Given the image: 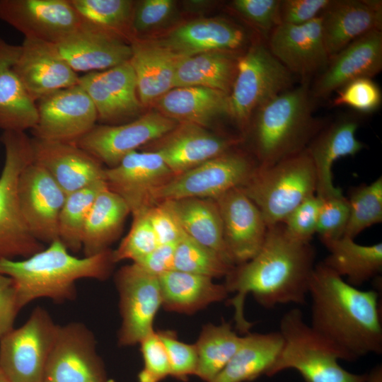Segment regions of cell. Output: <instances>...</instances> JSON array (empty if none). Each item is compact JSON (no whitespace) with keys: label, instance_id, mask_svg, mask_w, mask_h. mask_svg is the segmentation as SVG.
Segmentation results:
<instances>
[{"label":"cell","instance_id":"6da1fadb","mask_svg":"<svg viewBox=\"0 0 382 382\" xmlns=\"http://www.w3.org/2000/svg\"><path fill=\"white\" fill-rule=\"evenodd\" d=\"M315 259L316 250L311 243L289 237L282 223L268 227L259 252L248 261L235 265L226 277L224 286L228 294H234L228 304L234 309L236 328L245 335L253 325L244 315L249 294L267 308L305 303Z\"/></svg>","mask_w":382,"mask_h":382},{"label":"cell","instance_id":"7a4b0ae2","mask_svg":"<svg viewBox=\"0 0 382 382\" xmlns=\"http://www.w3.org/2000/svg\"><path fill=\"white\" fill-rule=\"evenodd\" d=\"M308 295L310 325L341 352L344 360L381 354L382 323L376 291L349 284L320 262L311 274Z\"/></svg>","mask_w":382,"mask_h":382},{"label":"cell","instance_id":"3957f363","mask_svg":"<svg viewBox=\"0 0 382 382\" xmlns=\"http://www.w3.org/2000/svg\"><path fill=\"white\" fill-rule=\"evenodd\" d=\"M112 253L79 257L57 239L26 258L0 260V272L12 279L21 309L40 298L62 303L76 299L77 280L110 277L115 264Z\"/></svg>","mask_w":382,"mask_h":382},{"label":"cell","instance_id":"277c9868","mask_svg":"<svg viewBox=\"0 0 382 382\" xmlns=\"http://www.w3.org/2000/svg\"><path fill=\"white\" fill-rule=\"evenodd\" d=\"M313 98L307 82L276 96L258 108L246 128L250 129L259 168L305 150L323 127L313 114Z\"/></svg>","mask_w":382,"mask_h":382},{"label":"cell","instance_id":"5b68a950","mask_svg":"<svg viewBox=\"0 0 382 382\" xmlns=\"http://www.w3.org/2000/svg\"><path fill=\"white\" fill-rule=\"evenodd\" d=\"M283 345L266 376L296 370L306 382H366L367 374L345 369L341 352L303 320L298 308L285 313L279 323Z\"/></svg>","mask_w":382,"mask_h":382},{"label":"cell","instance_id":"8992f818","mask_svg":"<svg viewBox=\"0 0 382 382\" xmlns=\"http://www.w3.org/2000/svg\"><path fill=\"white\" fill-rule=\"evenodd\" d=\"M239 187L258 207L267 227L281 224L303 201L316 195L313 164L305 149L271 166L257 168Z\"/></svg>","mask_w":382,"mask_h":382},{"label":"cell","instance_id":"52a82bcc","mask_svg":"<svg viewBox=\"0 0 382 382\" xmlns=\"http://www.w3.org/2000/svg\"><path fill=\"white\" fill-rule=\"evenodd\" d=\"M5 161L0 174V260L26 258L45 248L30 233L18 195L22 170L33 162L32 140L25 132H3Z\"/></svg>","mask_w":382,"mask_h":382},{"label":"cell","instance_id":"ba28073f","mask_svg":"<svg viewBox=\"0 0 382 382\" xmlns=\"http://www.w3.org/2000/svg\"><path fill=\"white\" fill-rule=\"evenodd\" d=\"M293 74L260 40L253 42L238 59L229 93L230 117L245 129L255 110L292 88Z\"/></svg>","mask_w":382,"mask_h":382},{"label":"cell","instance_id":"9c48e42d","mask_svg":"<svg viewBox=\"0 0 382 382\" xmlns=\"http://www.w3.org/2000/svg\"><path fill=\"white\" fill-rule=\"evenodd\" d=\"M257 168V162L251 157L232 149L174 175L154 192L152 204L186 198L214 199L233 188L241 187Z\"/></svg>","mask_w":382,"mask_h":382},{"label":"cell","instance_id":"30bf717a","mask_svg":"<svg viewBox=\"0 0 382 382\" xmlns=\"http://www.w3.org/2000/svg\"><path fill=\"white\" fill-rule=\"evenodd\" d=\"M59 326L37 306L21 326L0 339V369L12 382H42Z\"/></svg>","mask_w":382,"mask_h":382},{"label":"cell","instance_id":"8fae6325","mask_svg":"<svg viewBox=\"0 0 382 382\" xmlns=\"http://www.w3.org/2000/svg\"><path fill=\"white\" fill-rule=\"evenodd\" d=\"M115 283L121 317L117 343L135 345L154 331V318L162 305L158 277L132 262L117 272Z\"/></svg>","mask_w":382,"mask_h":382},{"label":"cell","instance_id":"7c38bea8","mask_svg":"<svg viewBox=\"0 0 382 382\" xmlns=\"http://www.w3.org/2000/svg\"><path fill=\"white\" fill-rule=\"evenodd\" d=\"M93 332L83 323L59 325L42 382H106Z\"/></svg>","mask_w":382,"mask_h":382},{"label":"cell","instance_id":"4fadbf2b","mask_svg":"<svg viewBox=\"0 0 382 382\" xmlns=\"http://www.w3.org/2000/svg\"><path fill=\"white\" fill-rule=\"evenodd\" d=\"M178 123L152 110L122 124L96 125L74 144L112 168L128 154L163 137Z\"/></svg>","mask_w":382,"mask_h":382},{"label":"cell","instance_id":"5bb4252c","mask_svg":"<svg viewBox=\"0 0 382 382\" xmlns=\"http://www.w3.org/2000/svg\"><path fill=\"white\" fill-rule=\"evenodd\" d=\"M37 108L38 118L31 131L37 139L75 143L96 125L95 106L79 84L45 96Z\"/></svg>","mask_w":382,"mask_h":382},{"label":"cell","instance_id":"9a60e30c","mask_svg":"<svg viewBox=\"0 0 382 382\" xmlns=\"http://www.w3.org/2000/svg\"><path fill=\"white\" fill-rule=\"evenodd\" d=\"M0 19L25 38L55 45L82 22L70 0H0Z\"/></svg>","mask_w":382,"mask_h":382},{"label":"cell","instance_id":"2e32d148","mask_svg":"<svg viewBox=\"0 0 382 382\" xmlns=\"http://www.w3.org/2000/svg\"><path fill=\"white\" fill-rule=\"evenodd\" d=\"M78 84L93 102L97 121L102 125H119L134 120L143 108L129 60L106 70L79 76Z\"/></svg>","mask_w":382,"mask_h":382},{"label":"cell","instance_id":"e0dca14e","mask_svg":"<svg viewBox=\"0 0 382 382\" xmlns=\"http://www.w3.org/2000/svg\"><path fill=\"white\" fill-rule=\"evenodd\" d=\"M174 176L161 156L154 151H134L115 166L105 168V180L134 215L153 205L154 192Z\"/></svg>","mask_w":382,"mask_h":382},{"label":"cell","instance_id":"ac0fdd59","mask_svg":"<svg viewBox=\"0 0 382 382\" xmlns=\"http://www.w3.org/2000/svg\"><path fill=\"white\" fill-rule=\"evenodd\" d=\"M21 209L32 235L42 243L58 239V219L66 194L40 166L33 162L20 174Z\"/></svg>","mask_w":382,"mask_h":382},{"label":"cell","instance_id":"d6986e66","mask_svg":"<svg viewBox=\"0 0 382 382\" xmlns=\"http://www.w3.org/2000/svg\"><path fill=\"white\" fill-rule=\"evenodd\" d=\"M214 199L221 216L224 242L234 265L248 261L259 252L267 233L261 212L240 187Z\"/></svg>","mask_w":382,"mask_h":382},{"label":"cell","instance_id":"ffe728a7","mask_svg":"<svg viewBox=\"0 0 382 382\" xmlns=\"http://www.w3.org/2000/svg\"><path fill=\"white\" fill-rule=\"evenodd\" d=\"M267 40L270 52L291 74L301 76L305 82L320 74L329 62L320 16L302 25L279 24Z\"/></svg>","mask_w":382,"mask_h":382},{"label":"cell","instance_id":"44dd1931","mask_svg":"<svg viewBox=\"0 0 382 382\" xmlns=\"http://www.w3.org/2000/svg\"><path fill=\"white\" fill-rule=\"evenodd\" d=\"M12 69L37 103L41 98L79 83V76L60 55L57 45L25 38Z\"/></svg>","mask_w":382,"mask_h":382},{"label":"cell","instance_id":"7402d4cb","mask_svg":"<svg viewBox=\"0 0 382 382\" xmlns=\"http://www.w3.org/2000/svg\"><path fill=\"white\" fill-rule=\"evenodd\" d=\"M382 69V31L372 30L357 38L332 57L317 76L311 93L323 99L347 83L360 78L371 79Z\"/></svg>","mask_w":382,"mask_h":382},{"label":"cell","instance_id":"603a6c76","mask_svg":"<svg viewBox=\"0 0 382 382\" xmlns=\"http://www.w3.org/2000/svg\"><path fill=\"white\" fill-rule=\"evenodd\" d=\"M56 45L62 57L76 73L106 70L129 61L132 56L129 43L83 20Z\"/></svg>","mask_w":382,"mask_h":382},{"label":"cell","instance_id":"cb8c5ba5","mask_svg":"<svg viewBox=\"0 0 382 382\" xmlns=\"http://www.w3.org/2000/svg\"><path fill=\"white\" fill-rule=\"evenodd\" d=\"M241 138L224 137L197 125L180 122L154 141L158 153L174 175L187 171L232 149Z\"/></svg>","mask_w":382,"mask_h":382},{"label":"cell","instance_id":"d4e9b609","mask_svg":"<svg viewBox=\"0 0 382 382\" xmlns=\"http://www.w3.org/2000/svg\"><path fill=\"white\" fill-rule=\"evenodd\" d=\"M33 162L42 166L67 195L105 180V168L74 143L32 138Z\"/></svg>","mask_w":382,"mask_h":382},{"label":"cell","instance_id":"484cf974","mask_svg":"<svg viewBox=\"0 0 382 382\" xmlns=\"http://www.w3.org/2000/svg\"><path fill=\"white\" fill-rule=\"evenodd\" d=\"M358 127L357 117H341L324 125L306 146L316 173V195L321 199L342 195V190L334 185L332 168L339 158L354 156L365 147L356 137Z\"/></svg>","mask_w":382,"mask_h":382},{"label":"cell","instance_id":"4316f807","mask_svg":"<svg viewBox=\"0 0 382 382\" xmlns=\"http://www.w3.org/2000/svg\"><path fill=\"white\" fill-rule=\"evenodd\" d=\"M330 59L357 38L382 28L380 0H331L320 15Z\"/></svg>","mask_w":382,"mask_h":382},{"label":"cell","instance_id":"83f0119b","mask_svg":"<svg viewBox=\"0 0 382 382\" xmlns=\"http://www.w3.org/2000/svg\"><path fill=\"white\" fill-rule=\"evenodd\" d=\"M248 40L240 25L219 18L197 19L185 23L158 40L180 57L221 51L237 54Z\"/></svg>","mask_w":382,"mask_h":382},{"label":"cell","instance_id":"f1b7e54d","mask_svg":"<svg viewBox=\"0 0 382 382\" xmlns=\"http://www.w3.org/2000/svg\"><path fill=\"white\" fill-rule=\"evenodd\" d=\"M130 64L134 71L137 93L143 106L153 104L173 88L177 64L180 57L158 40L133 37Z\"/></svg>","mask_w":382,"mask_h":382},{"label":"cell","instance_id":"f546056e","mask_svg":"<svg viewBox=\"0 0 382 382\" xmlns=\"http://www.w3.org/2000/svg\"><path fill=\"white\" fill-rule=\"evenodd\" d=\"M153 104L157 111L178 123L205 128L222 117H230L229 94L209 88H173Z\"/></svg>","mask_w":382,"mask_h":382},{"label":"cell","instance_id":"4dcf8cb0","mask_svg":"<svg viewBox=\"0 0 382 382\" xmlns=\"http://www.w3.org/2000/svg\"><path fill=\"white\" fill-rule=\"evenodd\" d=\"M18 46L0 38V129L4 132L32 129L37 123V103L12 69Z\"/></svg>","mask_w":382,"mask_h":382},{"label":"cell","instance_id":"1f68e13d","mask_svg":"<svg viewBox=\"0 0 382 382\" xmlns=\"http://www.w3.org/2000/svg\"><path fill=\"white\" fill-rule=\"evenodd\" d=\"M158 280L161 306L168 311L192 314L228 295L224 284L205 276L173 270L159 276Z\"/></svg>","mask_w":382,"mask_h":382},{"label":"cell","instance_id":"d6a6232c","mask_svg":"<svg viewBox=\"0 0 382 382\" xmlns=\"http://www.w3.org/2000/svg\"><path fill=\"white\" fill-rule=\"evenodd\" d=\"M283 345L279 331L248 332L236 352L211 382H248L267 375Z\"/></svg>","mask_w":382,"mask_h":382},{"label":"cell","instance_id":"836d02e7","mask_svg":"<svg viewBox=\"0 0 382 382\" xmlns=\"http://www.w3.org/2000/svg\"><path fill=\"white\" fill-rule=\"evenodd\" d=\"M328 251L322 262L347 282L358 287L378 276L382 271V243L364 245L342 236L321 240Z\"/></svg>","mask_w":382,"mask_h":382},{"label":"cell","instance_id":"e575fe53","mask_svg":"<svg viewBox=\"0 0 382 382\" xmlns=\"http://www.w3.org/2000/svg\"><path fill=\"white\" fill-rule=\"evenodd\" d=\"M130 209L125 201L108 187L96 197L86 219L82 236L84 256L110 249L119 237Z\"/></svg>","mask_w":382,"mask_h":382},{"label":"cell","instance_id":"d590c367","mask_svg":"<svg viewBox=\"0 0 382 382\" xmlns=\"http://www.w3.org/2000/svg\"><path fill=\"white\" fill-rule=\"evenodd\" d=\"M241 55L212 51L182 57L177 64L173 88L204 87L229 94Z\"/></svg>","mask_w":382,"mask_h":382},{"label":"cell","instance_id":"8d00e7d4","mask_svg":"<svg viewBox=\"0 0 382 382\" xmlns=\"http://www.w3.org/2000/svg\"><path fill=\"white\" fill-rule=\"evenodd\" d=\"M185 234L234 265L227 250L217 204L213 199L170 200Z\"/></svg>","mask_w":382,"mask_h":382},{"label":"cell","instance_id":"74e56055","mask_svg":"<svg viewBox=\"0 0 382 382\" xmlns=\"http://www.w3.org/2000/svg\"><path fill=\"white\" fill-rule=\"evenodd\" d=\"M242 337L233 330L229 323L204 325L195 344L197 352L195 376L205 382H211L236 352Z\"/></svg>","mask_w":382,"mask_h":382},{"label":"cell","instance_id":"f35d334b","mask_svg":"<svg viewBox=\"0 0 382 382\" xmlns=\"http://www.w3.org/2000/svg\"><path fill=\"white\" fill-rule=\"evenodd\" d=\"M105 180L66 195L58 219V239L72 253L82 249L84 225L98 195L107 187Z\"/></svg>","mask_w":382,"mask_h":382},{"label":"cell","instance_id":"ab89813d","mask_svg":"<svg viewBox=\"0 0 382 382\" xmlns=\"http://www.w3.org/2000/svg\"><path fill=\"white\" fill-rule=\"evenodd\" d=\"M81 19L115 34L128 43L133 38L132 20L135 3L130 0H70Z\"/></svg>","mask_w":382,"mask_h":382},{"label":"cell","instance_id":"60d3db41","mask_svg":"<svg viewBox=\"0 0 382 382\" xmlns=\"http://www.w3.org/2000/svg\"><path fill=\"white\" fill-rule=\"evenodd\" d=\"M349 216L343 236L354 239L366 228L382 222V177L352 187L347 197Z\"/></svg>","mask_w":382,"mask_h":382},{"label":"cell","instance_id":"b9f144b4","mask_svg":"<svg viewBox=\"0 0 382 382\" xmlns=\"http://www.w3.org/2000/svg\"><path fill=\"white\" fill-rule=\"evenodd\" d=\"M235 265L186 234L178 242L173 270L210 278L226 277Z\"/></svg>","mask_w":382,"mask_h":382},{"label":"cell","instance_id":"7bdbcfd3","mask_svg":"<svg viewBox=\"0 0 382 382\" xmlns=\"http://www.w3.org/2000/svg\"><path fill=\"white\" fill-rule=\"evenodd\" d=\"M146 210L132 215V224L128 233L112 250L115 263L126 260L137 262L159 245Z\"/></svg>","mask_w":382,"mask_h":382},{"label":"cell","instance_id":"ee69618b","mask_svg":"<svg viewBox=\"0 0 382 382\" xmlns=\"http://www.w3.org/2000/svg\"><path fill=\"white\" fill-rule=\"evenodd\" d=\"M337 91L332 106H347L359 112L368 114L377 110L381 103L380 88L369 78L354 80Z\"/></svg>","mask_w":382,"mask_h":382},{"label":"cell","instance_id":"f6af8a7d","mask_svg":"<svg viewBox=\"0 0 382 382\" xmlns=\"http://www.w3.org/2000/svg\"><path fill=\"white\" fill-rule=\"evenodd\" d=\"M163 342L169 359L170 376L185 381L196 374L197 352L195 344H187L178 339L176 333L170 330L157 331Z\"/></svg>","mask_w":382,"mask_h":382},{"label":"cell","instance_id":"bcb514c9","mask_svg":"<svg viewBox=\"0 0 382 382\" xmlns=\"http://www.w3.org/2000/svg\"><path fill=\"white\" fill-rule=\"evenodd\" d=\"M144 366L138 374L139 382H161L170 376L166 347L157 331L145 337L139 343Z\"/></svg>","mask_w":382,"mask_h":382},{"label":"cell","instance_id":"7dc6e473","mask_svg":"<svg viewBox=\"0 0 382 382\" xmlns=\"http://www.w3.org/2000/svg\"><path fill=\"white\" fill-rule=\"evenodd\" d=\"M323 199L314 195L298 205L282 223L286 234L303 243H311L316 233Z\"/></svg>","mask_w":382,"mask_h":382},{"label":"cell","instance_id":"c3c4849f","mask_svg":"<svg viewBox=\"0 0 382 382\" xmlns=\"http://www.w3.org/2000/svg\"><path fill=\"white\" fill-rule=\"evenodd\" d=\"M280 0H234L231 8L267 38L279 25Z\"/></svg>","mask_w":382,"mask_h":382},{"label":"cell","instance_id":"681fc988","mask_svg":"<svg viewBox=\"0 0 382 382\" xmlns=\"http://www.w3.org/2000/svg\"><path fill=\"white\" fill-rule=\"evenodd\" d=\"M349 216L347 199L343 195L323 199L316 229L320 240H333L342 237Z\"/></svg>","mask_w":382,"mask_h":382},{"label":"cell","instance_id":"f907efd6","mask_svg":"<svg viewBox=\"0 0 382 382\" xmlns=\"http://www.w3.org/2000/svg\"><path fill=\"white\" fill-rule=\"evenodd\" d=\"M146 214L159 245L177 243L185 235L170 200L156 203Z\"/></svg>","mask_w":382,"mask_h":382},{"label":"cell","instance_id":"816d5d0a","mask_svg":"<svg viewBox=\"0 0 382 382\" xmlns=\"http://www.w3.org/2000/svg\"><path fill=\"white\" fill-rule=\"evenodd\" d=\"M174 8L175 3L171 0H144L135 3L131 26L133 37L162 24Z\"/></svg>","mask_w":382,"mask_h":382},{"label":"cell","instance_id":"f5cc1de1","mask_svg":"<svg viewBox=\"0 0 382 382\" xmlns=\"http://www.w3.org/2000/svg\"><path fill=\"white\" fill-rule=\"evenodd\" d=\"M331 0H280L279 24L302 25L321 15Z\"/></svg>","mask_w":382,"mask_h":382},{"label":"cell","instance_id":"db71d44e","mask_svg":"<svg viewBox=\"0 0 382 382\" xmlns=\"http://www.w3.org/2000/svg\"><path fill=\"white\" fill-rule=\"evenodd\" d=\"M21 310L12 279L0 272V339L14 328Z\"/></svg>","mask_w":382,"mask_h":382},{"label":"cell","instance_id":"11a10c76","mask_svg":"<svg viewBox=\"0 0 382 382\" xmlns=\"http://www.w3.org/2000/svg\"><path fill=\"white\" fill-rule=\"evenodd\" d=\"M177 243L160 244L152 252L134 263L141 266L149 273L158 277L165 272L173 270Z\"/></svg>","mask_w":382,"mask_h":382},{"label":"cell","instance_id":"9f6ffc18","mask_svg":"<svg viewBox=\"0 0 382 382\" xmlns=\"http://www.w3.org/2000/svg\"><path fill=\"white\" fill-rule=\"evenodd\" d=\"M366 382H382V366H375L368 374Z\"/></svg>","mask_w":382,"mask_h":382},{"label":"cell","instance_id":"6f0895ef","mask_svg":"<svg viewBox=\"0 0 382 382\" xmlns=\"http://www.w3.org/2000/svg\"><path fill=\"white\" fill-rule=\"evenodd\" d=\"M0 382H12L0 369Z\"/></svg>","mask_w":382,"mask_h":382},{"label":"cell","instance_id":"680465c9","mask_svg":"<svg viewBox=\"0 0 382 382\" xmlns=\"http://www.w3.org/2000/svg\"><path fill=\"white\" fill-rule=\"evenodd\" d=\"M106 382H116V381L112 379H108Z\"/></svg>","mask_w":382,"mask_h":382},{"label":"cell","instance_id":"91938a15","mask_svg":"<svg viewBox=\"0 0 382 382\" xmlns=\"http://www.w3.org/2000/svg\"><path fill=\"white\" fill-rule=\"evenodd\" d=\"M0 141H1V137H0Z\"/></svg>","mask_w":382,"mask_h":382}]
</instances>
